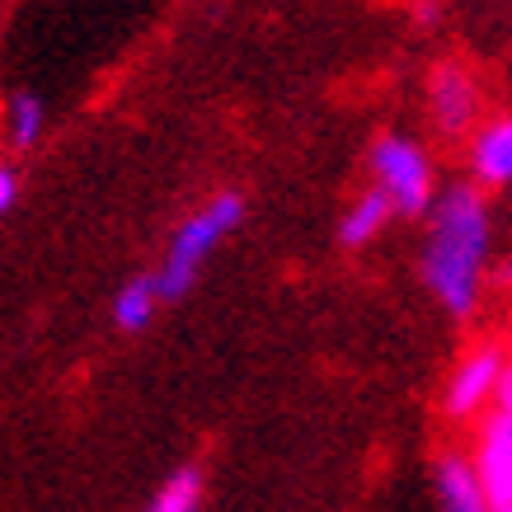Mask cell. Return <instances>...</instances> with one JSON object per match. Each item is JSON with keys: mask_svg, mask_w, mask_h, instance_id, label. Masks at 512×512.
Here are the masks:
<instances>
[{"mask_svg": "<svg viewBox=\"0 0 512 512\" xmlns=\"http://www.w3.org/2000/svg\"><path fill=\"white\" fill-rule=\"evenodd\" d=\"M484 254H489V217L475 188H451L433 207L423 240V282L451 315L466 320L480 301Z\"/></svg>", "mask_w": 512, "mask_h": 512, "instance_id": "obj_1", "label": "cell"}, {"mask_svg": "<svg viewBox=\"0 0 512 512\" xmlns=\"http://www.w3.org/2000/svg\"><path fill=\"white\" fill-rule=\"evenodd\" d=\"M240 217H245V198H240V193H217L207 207H198V212L179 226V235L170 240V254H165V264H160V273H156V287L165 301H179V296L193 287L198 268L207 264V254L240 226Z\"/></svg>", "mask_w": 512, "mask_h": 512, "instance_id": "obj_2", "label": "cell"}, {"mask_svg": "<svg viewBox=\"0 0 512 512\" xmlns=\"http://www.w3.org/2000/svg\"><path fill=\"white\" fill-rule=\"evenodd\" d=\"M376 188L390 198L400 217H423L433 202V165L423 156L419 141L409 137H381L372 151Z\"/></svg>", "mask_w": 512, "mask_h": 512, "instance_id": "obj_3", "label": "cell"}, {"mask_svg": "<svg viewBox=\"0 0 512 512\" xmlns=\"http://www.w3.org/2000/svg\"><path fill=\"white\" fill-rule=\"evenodd\" d=\"M508 372H512V367L503 362V348H494V343H480V348H470V353L456 362V372H451V381H447V395H442V409H447V419L466 423V419H475L480 409L498 404Z\"/></svg>", "mask_w": 512, "mask_h": 512, "instance_id": "obj_4", "label": "cell"}, {"mask_svg": "<svg viewBox=\"0 0 512 512\" xmlns=\"http://www.w3.org/2000/svg\"><path fill=\"white\" fill-rule=\"evenodd\" d=\"M475 461H480L484 489H489V508L512 512V372H508V381H503V395H498L494 414H489L480 428Z\"/></svg>", "mask_w": 512, "mask_h": 512, "instance_id": "obj_5", "label": "cell"}, {"mask_svg": "<svg viewBox=\"0 0 512 512\" xmlns=\"http://www.w3.org/2000/svg\"><path fill=\"white\" fill-rule=\"evenodd\" d=\"M433 489L442 512H494L489 508V489H484L480 461L466 451H442L433 466Z\"/></svg>", "mask_w": 512, "mask_h": 512, "instance_id": "obj_6", "label": "cell"}, {"mask_svg": "<svg viewBox=\"0 0 512 512\" xmlns=\"http://www.w3.org/2000/svg\"><path fill=\"white\" fill-rule=\"evenodd\" d=\"M475 109H480V94H475L470 76L461 66H442L433 76V113L442 123V132H466Z\"/></svg>", "mask_w": 512, "mask_h": 512, "instance_id": "obj_7", "label": "cell"}, {"mask_svg": "<svg viewBox=\"0 0 512 512\" xmlns=\"http://www.w3.org/2000/svg\"><path fill=\"white\" fill-rule=\"evenodd\" d=\"M475 174L484 184H512V118L480 132V141H475Z\"/></svg>", "mask_w": 512, "mask_h": 512, "instance_id": "obj_8", "label": "cell"}, {"mask_svg": "<svg viewBox=\"0 0 512 512\" xmlns=\"http://www.w3.org/2000/svg\"><path fill=\"white\" fill-rule=\"evenodd\" d=\"M395 212L390 207V198L381 193V188H372V193H362V198L348 207V217H343V226H339V240L348 249H357V245H367L381 226H386V217Z\"/></svg>", "mask_w": 512, "mask_h": 512, "instance_id": "obj_9", "label": "cell"}, {"mask_svg": "<svg viewBox=\"0 0 512 512\" xmlns=\"http://www.w3.org/2000/svg\"><path fill=\"white\" fill-rule=\"evenodd\" d=\"M156 301H160L156 278H132L123 292H118V301H113V325L127 329V334L146 329L151 315H156Z\"/></svg>", "mask_w": 512, "mask_h": 512, "instance_id": "obj_10", "label": "cell"}, {"mask_svg": "<svg viewBox=\"0 0 512 512\" xmlns=\"http://www.w3.org/2000/svg\"><path fill=\"white\" fill-rule=\"evenodd\" d=\"M198 508H202V470L179 466L170 480L156 489V498H151L146 512H198Z\"/></svg>", "mask_w": 512, "mask_h": 512, "instance_id": "obj_11", "label": "cell"}, {"mask_svg": "<svg viewBox=\"0 0 512 512\" xmlns=\"http://www.w3.org/2000/svg\"><path fill=\"white\" fill-rule=\"evenodd\" d=\"M43 104L33 99V94H10V141H15L19 151H29L33 141L43 137Z\"/></svg>", "mask_w": 512, "mask_h": 512, "instance_id": "obj_12", "label": "cell"}, {"mask_svg": "<svg viewBox=\"0 0 512 512\" xmlns=\"http://www.w3.org/2000/svg\"><path fill=\"white\" fill-rule=\"evenodd\" d=\"M19 202V174H15V165H5L0 170V212H10Z\"/></svg>", "mask_w": 512, "mask_h": 512, "instance_id": "obj_13", "label": "cell"}, {"mask_svg": "<svg viewBox=\"0 0 512 512\" xmlns=\"http://www.w3.org/2000/svg\"><path fill=\"white\" fill-rule=\"evenodd\" d=\"M503 282H508V287H512V259H508V264H503Z\"/></svg>", "mask_w": 512, "mask_h": 512, "instance_id": "obj_14", "label": "cell"}]
</instances>
